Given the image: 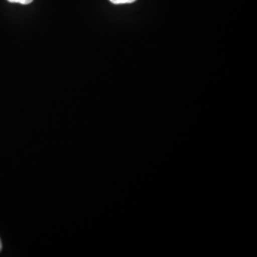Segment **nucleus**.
Listing matches in <instances>:
<instances>
[{
  "label": "nucleus",
  "mask_w": 257,
  "mask_h": 257,
  "mask_svg": "<svg viewBox=\"0 0 257 257\" xmlns=\"http://www.w3.org/2000/svg\"><path fill=\"white\" fill-rule=\"evenodd\" d=\"M1 249H2V242H1V240H0V251H1Z\"/></svg>",
  "instance_id": "7ed1b4c3"
},
{
  "label": "nucleus",
  "mask_w": 257,
  "mask_h": 257,
  "mask_svg": "<svg viewBox=\"0 0 257 257\" xmlns=\"http://www.w3.org/2000/svg\"><path fill=\"white\" fill-rule=\"evenodd\" d=\"M11 3H20L23 5H28L33 2V0H8Z\"/></svg>",
  "instance_id": "f03ea898"
},
{
  "label": "nucleus",
  "mask_w": 257,
  "mask_h": 257,
  "mask_svg": "<svg viewBox=\"0 0 257 257\" xmlns=\"http://www.w3.org/2000/svg\"><path fill=\"white\" fill-rule=\"evenodd\" d=\"M111 3L113 4H116V5H119V4H128V3H133L137 0H110Z\"/></svg>",
  "instance_id": "f257e3e1"
}]
</instances>
